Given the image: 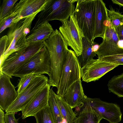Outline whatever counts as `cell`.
Returning <instances> with one entry per match:
<instances>
[{
  "label": "cell",
  "instance_id": "6da1fadb",
  "mask_svg": "<svg viewBox=\"0 0 123 123\" xmlns=\"http://www.w3.org/2000/svg\"><path fill=\"white\" fill-rule=\"evenodd\" d=\"M39 12H36L14 23L10 27L7 35L8 40L6 49L3 58L0 59V63L12 53L29 45L26 36L30 33L33 21Z\"/></svg>",
  "mask_w": 123,
  "mask_h": 123
},
{
  "label": "cell",
  "instance_id": "7a4b0ae2",
  "mask_svg": "<svg viewBox=\"0 0 123 123\" xmlns=\"http://www.w3.org/2000/svg\"><path fill=\"white\" fill-rule=\"evenodd\" d=\"M43 42L31 43L20 50L13 53L0 63V71L11 78L14 72L40 51Z\"/></svg>",
  "mask_w": 123,
  "mask_h": 123
},
{
  "label": "cell",
  "instance_id": "3957f363",
  "mask_svg": "<svg viewBox=\"0 0 123 123\" xmlns=\"http://www.w3.org/2000/svg\"><path fill=\"white\" fill-rule=\"evenodd\" d=\"M95 12V0H78L73 13L81 31L92 42Z\"/></svg>",
  "mask_w": 123,
  "mask_h": 123
},
{
  "label": "cell",
  "instance_id": "277c9868",
  "mask_svg": "<svg viewBox=\"0 0 123 123\" xmlns=\"http://www.w3.org/2000/svg\"><path fill=\"white\" fill-rule=\"evenodd\" d=\"M81 68L75 53L69 49L57 88V95L62 97L74 83L81 79Z\"/></svg>",
  "mask_w": 123,
  "mask_h": 123
},
{
  "label": "cell",
  "instance_id": "5b68a950",
  "mask_svg": "<svg viewBox=\"0 0 123 123\" xmlns=\"http://www.w3.org/2000/svg\"><path fill=\"white\" fill-rule=\"evenodd\" d=\"M49 80L44 75H36L15 101L6 109L5 111L6 113L21 111L48 83Z\"/></svg>",
  "mask_w": 123,
  "mask_h": 123
},
{
  "label": "cell",
  "instance_id": "8992f818",
  "mask_svg": "<svg viewBox=\"0 0 123 123\" xmlns=\"http://www.w3.org/2000/svg\"><path fill=\"white\" fill-rule=\"evenodd\" d=\"M50 70L49 55L44 45L37 53L27 62L17 69L13 76L20 78L34 73L36 75H49Z\"/></svg>",
  "mask_w": 123,
  "mask_h": 123
},
{
  "label": "cell",
  "instance_id": "52a82bcc",
  "mask_svg": "<svg viewBox=\"0 0 123 123\" xmlns=\"http://www.w3.org/2000/svg\"><path fill=\"white\" fill-rule=\"evenodd\" d=\"M59 31L68 46H70L78 57L82 51V39L79 27L72 14L68 20L62 23Z\"/></svg>",
  "mask_w": 123,
  "mask_h": 123
},
{
  "label": "cell",
  "instance_id": "ba28073f",
  "mask_svg": "<svg viewBox=\"0 0 123 123\" xmlns=\"http://www.w3.org/2000/svg\"><path fill=\"white\" fill-rule=\"evenodd\" d=\"M118 66L99 58L93 59L81 68V77L82 80L86 83L95 81Z\"/></svg>",
  "mask_w": 123,
  "mask_h": 123
},
{
  "label": "cell",
  "instance_id": "9c48e42d",
  "mask_svg": "<svg viewBox=\"0 0 123 123\" xmlns=\"http://www.w3.org/2000/svg\"><path fill=\"white\" fill-rule=\"evenodd\" d=\"M85 99L102 119L110 123H118L121 121L122 114L120 107L117 104L104 101L99 98L86 97Z\"/></svg>",
  "mask_w": 123,
  "mask_h": 123
},
{
  "label": "cell",
  "instance_id": "30bf717a",
  "mask_svg": "<svg viewBox=\"0 0 123 123\" xmlns=\"http://www.w3.org/2000/svg\"><path fill=\"white\" fill-rule=\"evenodd\" d=\"M50 0H21L17 3L8 16H15V23L44 9Z\"/></svg>",
  "mask_w": 123,
  "mask_h": 123
},
{
  "label": "cell",
  "instance_id": "8fae6325",
  "mask_svg": "<svg viewBox=\"0 0 123 123\" xmlns=\"http://www.w3.org/2000/svg\"><path fill=\"white\" fill-rule=\"evenodd\" d=\"M95 53L98 58L105 56L123 54V48L119 47V39L111 24L107 26L104 38Z\"/></svg>",
  "mask_w": 123,
  "mask_h": 123
},
{
  "label": "cell",
  "instance_id": "7c38bea8",
  "mask_svg": "<svg viewBox=\"0 0 123 123\" xmlns=\"http://www.w3.org/2000/svg\"><path fill=\"white\" fill-rule=\"evenodd\" d=\"M11 78L0 71V108L6 111L18 96Z\"/></svg>",
  "mask_w": 123,
  "mask_h": 123
},
{
  "label": "cell",
  "instance_id": "4fadbf2b",
  "mask_svg": "<svg viewBox=\"0 0 123 123\" xmlns=\"http://www.w3.org/2000/svg\"><path fill=\"white\" fill-rule=\"evenodd\" d=\"M51 86L49 83L32 99L22 111V119L33 116L44 107L49 104Z\"/></svg>",
  "mask_w": 123,
  "mask_h": 123
},
{
  "label": "cell",
  "instance_id": "5bb4252c",
  "mask_svg": "<svg viewBox=\"0 0 123 123\" xmlns=\"http://www.w3.org/2000/svg\"><path fill=\"white\" fill-rule=\"evenodd\" d=\"M96 12L92 42L98 37L103 39L106 28L111 24L108 17L107 9L102 0H95Z\"/></svg>",
  "mask_w": 123,
  "mask_h": 123
},
{
  "label": "cell",
  "instance_id": "9a60e30c",
  "mask_svg": "<svg viewBox=\"0 0 123 123\" xmlns=\"http://www.w3.org/2000/svg\"><path fill=\"white\" fill-rule=\"evenodd\" d=\"M86 97L80 79L74 83L62 97L73 109L80 106Z\"/></svg>",
  "mask_w": 123,
  "mask_h": 123
},
{
  "label": "cell",
  "instance_id": "2e32d148",
  "mask_svg": "<svg viewBox=\"0 0 123 123\" xmlns=\"http://www.w3.org/2000/svg\"><path fill=\"white\" fill-rule=\"evenodd\" d=\"M78 0H66L57 9L49 16L45 22L53 20H58L62 23L69 19L75 9L74 3Z\"/></svg>",
  "mask_w": 123,
  "mask_h": 123
},
{
  "label": "cell",
  "instance_id": "e0dca14e",
  "mask_svg": "<svg viewBox=\"0 0 123 123\" xmlns=\"http://www.w3.org/2000/svg\"><path fill=\"white\" fill-rule=\"evenodd\" d=\"M86 98L80 106L83 108L75 120V123H100L103 119L92 108Z\"/></svg>",
  "mask_w": 123,
  "mask_h": 123
},
{
  "label": "cell",
  "instance_id": "ac0fdd59",
  "mask_svg": "<svg viewBox=\"0 0 123 123\" xmlns=\"http://www.w3.org/2000/svg\"><path fill=\"white\" fill-rule=\"evenodd\" d=\"M54 30L49 22H46L39 26L26 37L29 44L38 42H43L48 39Z\"/></svg>",
  "mask_w": 123,
  "mask_h": 123
},
{
  "label": "cell",
  "instance_id": "d6986e66",
  "mask_svg": "<svg viewBox=\"0 0 123 123\" xmlns=\"http://www.w3.org/2000/svg\"><path fill=\"white\" fill-rule=\"evenodd\" d=\"M80 33L82 41V51L81 55L77 57L81 68L96 56L95 52L92 49L93 42L85 37L80 29Z\"/></svg>",
  "mask_w": 123,
  "mask_h": 123
},
{
  "label": "cell",
  "instance_id": "ffe728a7",
  "mask_svg": "<svg viewBox=\"0 0 123 123\" xmlns=\"http://www.w3.org/2000/svg\"><path fill=\"white\" fill-rule=\"evenodd\" d=\"M66 0H50L44 10L38 15V19L34 27L31 30V32L39 26L45 22L46 19L61 6Z\"/></svg>",
  "mask_w": 123,
  "mask_h": 123
},
{
  "label": "cell",
  "instance_id": "44dd1931",
  "mask_svg": "<svg viewBox=\"0 0 123 123\" xmlns=\"http://www.w3.org/2000/svg\"><path fill=\"white\" fill-rule=\"evenodd\" d=\"M57 104L63 119L66 123H71L76 119L77 114L62 97L55 94Z\"/></svg>",
  "mask_w": 123,
  "mask_h": 123
},
{
  "label": "cell",
  "instance_id": "7402d4cb",
  "mask_svg": "<svg viewBox=\"0 0 123 123\" xmlns=\"http://www.w3.org/2000/svg\"><path fill=\"white\" fill-rule=\"evenodd\" d=\"M107 86L110 92L118 97H123V72L113 77L108 81Z\"/></svg>",
  "mask_w": 123,
  "mask_h": 123
},
{
  "label": "cell",
  "instance_id": "603a6c76",
  "mask_svg": "<svg viewBox=\"0 0 123 123\" xmlns=\"http://www.w3.org/2000/svg\"><path fill=\"white\" fill-rule=\"evenodd\" d=\"M55 93L52 87L50 88L49 100V104L55 123H66L62 118L59 109L55 96Z\"/></svg>",
  "mask_w": 123,
  "mask_h": 123
},
{
  "label": "cell",
  "instance_id": "cb8c5ba5",
  "mask_svg": "<svg viewBox=\"0 0 123 123\" xmlns=\"http://www.w3.org/2000/svg\"><path fill=\"white\" fill-rule=\"evenodd\" d=\"M37 123H55L48 104L34 116Z\"/></svg>",
  "mask_w": 123,
  "mask_h": 123
},
{
  "label": "cell",
  "instance_id": "d4e9b609",
  "mask_svg": "<svg viewBox=\"0 0 123 123\" xmlns=\"http://www.w3.org/2000/svg\"><path fill=\"white\" fill-rule=\"evenodd\" d=\"M108 17L114 29L118 26L123 25V14L116 11L112 6L107 9Z\"/></svg>",
  "mask_w": 123,
  "mask_h": 123
},
{
  "label": "cell",
  "instance_id": "484cf974",
  "mask_svg": "<svg viewBox=\"0 0 123 123\" xmlns=\"http://www.w3.org/2000/svg\"><path fill=\"white\" fill-rule=\"evenodd\" d=\"M18 0H4L0 7V21L7 16Z\"/></svg>",
  "mask_w": 123,
  "mask_h": 123
},
{
  "label": "cell",
  "instance_id": "4316f807",
  "mask_svg": "<svg viewBox=\"0 0 123 123\" xmlns=\"http://www.w3.org/2000/svg\"><path fill=\"white\" fill-rule=\"evenodd\" d=\"M36 75L34 73H32L20 78L17 85V92L18 95L28 85Z\"/></svg>",
  "mask_w": 123,
  "mask_h": 123
},
{
  "label": "cell",
  "instance_id": "83f0119b",
  "mask_svg": "<svg viewBox=\"0 0 123 123\" xmlns=\"http://www.w3.org/2000/svg\"><path fill=\"white\" fill-rule=\"evenodd\" d=\"M99 59L102 61L118 66L123 65V54L105 56Z\"/></svg>",
  "mask_w": 123,
  "mask_h": 123
},
{
  "label": "cell",
  "instance_id": "f1b7e54d",
  "mask_svg": "<svg viewBox=\"0 0 123 123\" xmlns=\"http://www.w3.org/2000/svg\"><path fill=\"white\" fill-rule=\"evenodd\" d=\"M15 16H8L0 21V33L5 29L11 27L14 24L13 21Z\"/></svg>",
  "mask_w": 123,
  "mask_h": 123
},
{
  "label": "cell",
  "instance_id": "f546056e",
  "mask_svg": "<svg viewBox=\"0 0 123 123\" xmlns=\"http://www.w3.org/2000/svg\"><path fill=\"white\" fill-rule=\"evenodd\" d=\"M8 40L7 35H5L0 39V59L3 58L6 52Z\"/></svg>",
  "mask_w": 123,
  "mask_h": 123
},
{
  "label": "cell",
  "instance_id": "4dcf8cb0",
  "mask_svg": "<svg viewBox=\"0 0 123 123\" xmlns=\"http://www.w3.org/2000/svg\"><path fill=\"white\" fill-rule=\"evenodd\" d=\"M15 113H6L4 114L5 123H18V120L15 117Z\"/></svg>",
  "mask_w": 123,
  "mask_h": 123
},
{
  "label": "cell",
  "instance_id": "1f68e13d",
  "mask_svg": "<svg viewBox=\"0 0 123 123\" xmlns=\"http://www.w3.org/2000/svg\"><path fill=\"white\" fill-rule=\"evenodd\" d=\"M114 29L119 40H123V25L118 26Z\"/></svg>",
  "mask_w": 123,
  "mask_h": 123
},
{
  "label": "cell",
  "instance_id": "d6a6232c",
  "mask_svg": "<svg viewBox=\"0 0 123 123\" xmlns=\"http://www.w3.org/2000/svg\"><path fill=\"white\" fill-rule=\"evenodd\" d=\"M4 114L3 110L0 108V123H5Z\"/></svg>",
  "mask_w": 123,
  "mask_h": 123
},
{
  "label": "cell",
  "instance_id": "836d02e7",
  "mask_svg": "<svg viewBox=\"0 0 123 123\" xmlns=\"http://www.w3.org/2000/svg\"><path fill=\"white\" fill-rule=\"evenodd\" d=\"M99 47V45L94 41L93 42L92 49L93 51L95 52L97 51Z\"/></svg>",
  "mask_w": 123,
  "mask_h": 123
},
{
  "label": "cell",
  "instance_id": "e575fe53",
  "mask_svg": "<svg viewBox=\"0 0 123 123\" xmlns=\"http://www.w3.org/2000/svg\"><path fill=\"white\" fill-rule=\"evenodd\" d=\"M112 3L118 5L120 7H123V0H112Z\"/></svg>",
  "mask_w": 123,
  "mask_h": 123
},
{
  "label": "cell",
  "instance_id": "d590c367",
  "mask_svg": "<svg viewBox=\"0 0 123 123\" xmlns=\"http://www.w3.org/2000/svg\"><path fill=\"white\" fill-rule=\"evenodd\" d=\"M71 123H75V120Z\"/></svg>",
  "mask_w": 123,
  "mask_h": 123
},
{
  "label": "cell",
  "instance_id": "8d00e7d4",
  "mask_svg": "<svg viewBox=\"0 0 123 123\" xmlns=\"http://www.w3.org/2000/svg\"></svg>",
  "mask_w": 123,
  "mask_h": 123
}]
</instances>
